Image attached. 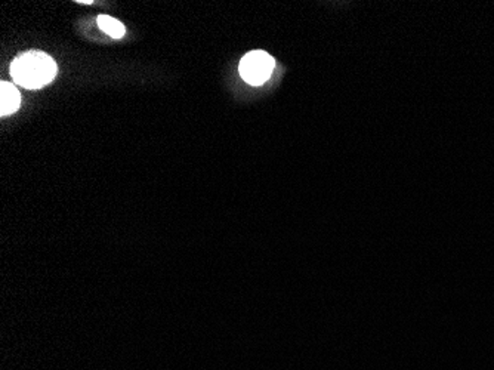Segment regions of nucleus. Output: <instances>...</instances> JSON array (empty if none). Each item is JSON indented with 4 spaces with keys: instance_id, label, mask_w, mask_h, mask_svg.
Returning <instances> with one entry per match:
<instances>
[{
    "instance_id": "obj_1",
    "label": "nucleus",
    "mask_w": 494,
    "mask_h": 370,
    "mask_svg": "<svg viewBox=\"0 0 494 370\" xmlns=\"http://www.w3.org/2000/svg\"><path fill=\"white\" fill-rule=\"evenodd\" d=\"M57 63L48 54L29 51L21 54L11 64V76L18 85L27 89H39L48 85L57 76Z\"/></svg>"
},
{
    "instance_id": "obj_2",
    "label": "nucleus",
    "mask_w": 494,
    "mask_h": 370,
    "mask_svg": "<svg viewBox=\"0 0 494 370\" xmlns=\"http://www.w3.org/2000/svg\"><path fill=\"white\" fill-rule=\"evenodd\" d=\"M274 58L264 51H252L241 58L238 72L243 81L252 86H261L273 74Z\"/></svg>"
},
{
    "instance_id": "obj_3",
    "label": "nucleus",
    "mask_w": 494,
    "mask_h": 370,
    "mask_svg": "<svg viewBox=\"0 0 494 370\" xmlns=\"http://www.w3.org/2000/svg\"><path fill=\"white\" fill-rule=\"evenodd\" d=\"M0 114L9 116L15 113L21 104V95L15 86L8 82L0 83Z\"/></svg>"
},
{
    "instance_id": "obj_5",
    "label": "nucleus",
    "mask_w": 494,
    "mask_h": 370,
    "mask_svg": "<svg viewBox=\"0 0 494 370\" xmlns=\"http://www.w3.org/2000/svg\"><path fill=\"white\" fill-rule=\"evenodd\" d=\"M79 4L91 5L93 4V0H79Z\"/></svg>"
},
{
    "instance_id": "obj_4",
    "label": "nucleus",
    "mask_w": 494,
    "mask_h": 370,
    "mask_svg": "<svg viewBox=\"0 0 494 370\" xmlns=\"http://www.w3.org/2000/svg\"><path fill=\"white\" fill-rule=\"evenodd\" d=\"M98 25H100L102 32L107 33L113 39H121V37L125 36V25L121 24V21H117L113 16H98Z\"/></svg>"
}]
</instances>
